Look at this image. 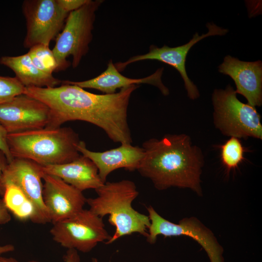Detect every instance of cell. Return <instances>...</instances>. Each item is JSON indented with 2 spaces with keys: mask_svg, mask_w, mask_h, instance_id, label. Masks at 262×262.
<instances>
[{
  "mask_svg": "<svg viewBox=\"0 0 262 262\" xmlns=\"http://www.w3.org/2000/svg\"><path fill=\"white\" fill-rule=\"evenodd\" d=\"M62 83L55 87H25L24 94L49 107L46 128L56 129L67 121L82 120L101 128L115 143H132L127 111L131 95L138 85L122 88L114 94L100 95L65 81Z\"/></svg>",
  "mask_w": 262,
  "mask_h": 262,
  "instance_id": "1",
  "label": "cell"
},
{
  "mask_svg": "<svg viewBox=\"0 0 262 262\" xmlns=\"http://www.w3.org/2000/svg\"><path fill=\"white\" fill-rule=\"evenodd\" d=\"M142 147L145 155L137 170L151 180L157 189L189 188L202 195L203 156L188 135L166 134L160 139L151 138L144 142Z\"/></svg>",
  "mask_w": 262,
  "mask_h": 262,
  "instance_id": "2",
  "label": "cell"
},
{
  "mask_svg": "<svg viewBox=\"0 0 262 262\" xmlns=\"http://www.w3.org/2000/svg\"><path fill=\"white\" fill-rule=\"evenodd\" d=\"M95 190L97 196L86 200L89 209L102 218L109 215L108 221L115 228L114 234L106 244L135 233L147 237L150 222L148 215L132 207L133 201L139 195L132 181H106Z\"/></svg>",
  "mask_w": 262,
  "mask_h": 262,
  "instance_id": "3",
  "label": "cell"
},
{
  "mask_svg": "<svg viewBox=\"0 0 262 262\" xmlns=\"http://www.w3.org/2000/svg\"><path fill=\"white\" fill-rule=\"evenodd\" d=\"M7 139L14 158L27 159L43 166L68 163L80 156L79 135L70 127L8 133Z\"/></svg>",
  "mask_w": 262,
  "mask_h": 262,
  "instance_id": "4",
  "label": "cell"
},
{
  "mask_svg": "<svg viewBox=\"0 0 262 262\" xmlns=\"http://www.w3.org/2000/svg\"><path fill=\"white\" fill-rule=\"evenodd\" d=\"M103 1L88 0L80 8L69 13L52 49L57 64V71L64 70L69 66L66 59L70 55L73 67H77L88 52L93 38L95 13Z\"/></svg>",
  "mask_w": 262,
  "mask_h": 262,
  "instance_id": "5",
  "label": "cell"
},
{
  "mask_svg": "<svg viewBox=\"0 0 262 262\" xmlns=\"http://www.w3.org/2000/svg\"><path fill=\"white\" fill-rule=\"evenodd\" d=\"M212 102L214 124L223 134L238 138L262 139L260 114L255 107L240 101L230 85L225 89H215Z\"/></svg>",
  "mask_w": 262,
  "mask_h": 262,
  "instance_id": "6",
  "label": "cell"
},
{
  "mask_svg": "<svg viewBox=\"0 0 262 262\" xmlns=\"http://www.w3.org/2000/svg\"><path fill=\"white\" fill-rule=\"evenodd\" d=\"M50 233L63 247L88 253L101 242L109 241L103 218L90 209H83L72 216L52 224Z\"/></svg>",
  "mask_w": 262,
  "mask_h": 262,
  "instance_id": "7",
  "label": "cell"
},
{
  "mask_svg": "<svg viewBox=\"0 0 262 262\" xmlns=\"http://www.w3.org/2000/svg\"><path fill=\"white\" fill-rule=\"evenodd\" d=\"M146 209L150 222L146 237L149 244H155L159 235L164 237L186 235L194 239L202 247L210 262H224L222 247L211 230L196 218H184L176 224L163 218L152 206Z\"/></svg>",
  "mask_w": 262,
  "mask_h": 262,
  "instance_id": "8",
  "label": "cell"
},
{
  "mask_svg": "<svg viewBox=\"0 0 262 262\" xmlns=\"http://www.w3.org/2000/svg\"><path fill=\"white\" fill-rule=\"evenodd\" d=\"M22 8L27 27L23 45L29 49L40 44L49 46L69 14L58 0H26Z\"/></svg>",
  "mask_w": 262,
  "mask_h": 262,
  "instance_id": "9",
  "label": "cell"
},
{
  "mask_svg": "<svg viewBox=\"0 0 262 262\" xmlns=\"http://www.w3.org/2000/svg\"><path fill=\"white\" fill-rule=\"evenodd\" d=\"M44 174L43 166L27 159L14 158L7 164L0 181V196L7 185L12 184L30 199L36 211L35 223L38 224L50 222L43 198Z\"/></svg>",
  "mask_w": 262,
  "mask_h": 262,
  "instance_id": "10",
  "label": "cell"
},
{
  "mask_svg": "<svg viewBox=\"0 0 262 262\" xmlns=\"http://www.w3.org/2000/svg\"><path fill=\"white\" fill-rule=\"evenodd\" d=\"M206 27L208 29V33L201 35L196 33L192 38L184 45L176 47H169L165 45L161 48L151 45L147 53L133 56L124 62L115 64V66L120 72L129 65L140 61L157 60L165 63L175 68L180 73L184 81L188 96L191 99H196L199 97V93L187 74L185 62L187 54L191 48L201 40L211 36L223 35L228 32V29L220 27L213 23H208Z\"/></svg>",
  "mask_w": 262,
  "mask_h": 262,
  "instance_id": "11",
  "label": "cell"
},
{
  "mask_svg": "<svg viewBox=\"0 0 262 262\" xmlns=\"http://www.w3.org/2000/svg\"><path fill=\"white\" fill-rule=\"evenodd\" d=\"M49 115L46 104L24 93L0 104V123L8 133L45 128Z\"/></svg>",
  "mask_w": 262,
  "mask_h": 262,
  "instance_id": "12",
  "label": "cell"
},
{
  "mask_svg": "<svg viewBox=\"0 0 262 262\" xmlns=\"http://www.w3.org/2000/svg\"><path fill=\"white\" fill-rule=\"evenodd\" d=\"M43 198L52 224L69 218L82 209L87 198L82 192L60 178L45 174Z\"/></svg>",
  "mask_w": 262,
  "mask_h": 262,
  "instance_id": "13",
  "label": "cell"
},
{
  "mask_svg": "<svg viewBox=\"0 0 262 262\" xmlns=\"http://www.w3.org/2000/svg\"><path fill=\"white\" fill-rule=\"evenodd\" d=\"M220 73L234 82L237 94L243 96L254 107L262 104V62H246L227 55L218 67Z\"/></svg>",
  "mask_w": 262,
  "mask_h": 262,
  "instance_id": "14",
  "label": "cell"
},
{
  "mask_svg": "<svg viewBox=\"0 0 262 262\" xmlns=\"http://www.w3.org/2000/svg\"><path fill=\"white\" fill-rule=\"evenodd\" d=\"M77 149L95 164L104 183L110 173L118 168H124L130 171L137 170L145 155L142 147L127 143L103 152H94L88 150L85 142L80 141Z\"/></svg>",
  "mask_w": 262,
  "mask_h": 262,
  "instance_id": "15",
  "label": "cell"
},
{
  "mask_svg": "<svg viewBox=\"0 0 262 262\" xmlns=\"http://www.w3.org/2000/svg\"><path fill=\"white\" fill-rule=\"evenodd\" d=\"M163 70L164 68L161 67L147 77L140 79L129 78L122 75L111 60L108 63L106 69L100 75L93 79L81 82L65 81L83 89H96L104 94H114L118 89L132 85L146 83L155 86L164 96H167L169 94V90L163 84L161 79Z\"/></svg>",
  "mask_w": 262,
  "mask_h": 262,
  "instance_id": "16",
  "label": "cell"
},
{
  "mask_svg": "<svg viewBox=\"0 0 262 262\" xmlns=\"http://www.w3.org/2000/svg\"><path fill=\"white\" fill-rule=\"evenodd\" d=\"M45 174L58 177L79 190L97 189L104 183L95 164L82 155L68 163L43 166Z\"/></svg>",
  "mask_w": 262,
  "mask_h": 262,
  "instance_id": "17",
  "label": "cell"
},
{
  "mask_svg": "<svg viewBox=\"0 0 262 262\" xmlns=\"http://www.w3.org/2000/svg\"><path fill=\"white\" fill-rule=\"evenodd\" d=\"M0 64L12 69L16 75L15 77L25 87H55L62 82L52 75L39 69L28 53L16 56H2L0 58Z\"/></svg>",
  "mask_w": 262,
  "mask_h": 262,
  "instance_id": "18",
  "label": "cell"
},
{
  "mask_svg": "<svg viewBox=\"0 0 262 262\" xmlns=\"http://www.w3.org/2000/svg\"><path fill=\"white\" fill-rule=\"evenodd\" d=\"M2 196L6 208L16 218L20 221L30 220L35 223V206L18 187L12 184L7 185Z\"/></svg>",
  "mask_w": 262,
  "mask_h": 262,
  "instance_id": "19",
  "label": "cell"
},
{
  "mask_svg": "<svg viewBox=\"0 0 262 262\" xmlns=\"http://www.w3.org/2000/svg\"><path fill=\"white\" fill-rule=\"evenodd\" d=\"M220 147L221 161L228 172L235 169L244 159L245 147L238 138L230 137Z\"/></svg>",
  "mask_w": 262,
  "mask_h": 262,
  "instance_id": "20",
  "label": "cell"
},
{
  "mask_svg": "<svg viewBox=\"0 0 262 262\" xmlns=\"http://www.w3.org/2000/svg\"><path fill=\"white\" fill-rule=\"evenodd\" d=\"M27 53L33 64L42 72L52 75L53 72L57 71L56 61L49 46L35 45L31 48Z\"/></svg>",
  "mask_w": 262,
  "mask_h": 262,
  "instance_id": "21",
  "label": "cell"
},
{
  "mask_svg": "<svg viewBox=\"0 0 262 262\" xmlns=\"http://www.w3.org/2000/svg\"><path fill=\"white\" fill-rule=\"evenodd\" d=\"M25 86L15 77L0 76V104L24 93Z\"/></svg>",
  "mask_w": 262,
  "mask_h": 262,
  "instance_id": "22",
  "label": "cell"
},
{
  "mask_svg": "<svg viewBox=\"0 0 262 262\" xmlns=\"http://www.w3.org/2000/svg\"><path fill=\"white\" fill-rule=\"evenodd\" d=\"M8 133L5 129L0 123V150L3 152L9 163L14 159V157L10 151L7 143Z\"/></svg>",
  "mask_w": 262,
  "mask_h": 262,
  "instance_id": "23",
  "label": "cell"
},
{
  "mask_svg": "<svg viewBox=\"0 0 262 262\" xmlns=\"http://www.w3.org/2000/svg\"><path fill=\"white\" fill-rule=\"evenodd\" d=\"M88 0H58L61 7L68 13L82 6Z\"/></svg>",
  "mask_w": 262,
  "mask_h": 262,
  "instance_id": "24",
  "label": "cell"
},
{
  "mask_svg": "<svg viewBox=\"0 0 262 262\" xmlns=\"http://www.w3.org/2000/svg\"><path fill=\"white\" fill-rule=\"evenodd\" d=\"M64 262H82L78 251L74 249H68L64 256ZM28 262H38L36 261H30Z\"/></svg>",
  "mask_w": 262,
  "mask_h": 262,
  "instance_id": "25",
  "label": "cell"
},
{
  "mask_svg": "<svg viewBox=\"0 0 262 262\" xmlns=\"http://www.w3.org/2000/svg\"><path fill=\"white\" fill-rule=\"evenodd\" d=\"M11 217L2 199L0 198V225H4L11 221Z\"/></svg>",
  "mask_w": 262,
  "mask_h": 262,
  "instance_id": "26",
  "label": "cell"
},
{
  "mask_svg": "<svg viewBox=\"0 0 262 262\" xmlns=\"http://www.w3.org/2000/svg\"><path fill=\"white\" fill-rule=\"evenodd\" d=\"M8 162L3 152L0 150V181L1 179L3 171Z\"/></svg>",
  "mask_w": 262,
  "mask_h": 262,
  "instance_id": "27",
  "label": "cell"
},
{
  "mask_svg": "<svg viewBox=\"0 0 262 262\" xmlns=\"http://www.w3.org/2000/svg\"><path fill=\"white\" fill-rule=\"evenodd\" d=\"M15 250V246L11 244L0 245V256L3 254L12 252Z\"/></svg>",
  "mask_w": 262,
  "mask_h": 262,
  "instance_id": "28",
  "label": "cell"
},
{
  "mask_svg": "<svg viewBox=\"0 0 262 262\" xmlns=\"http://www.w3.org/2000/svg\"><path fill=\"white\" fill-rule=\"evenodd\" d=\"M0 262H19L13 258H6L0 256Z\"/></svg>",
  "mask_w": 262,
  "mask_h": 262,
  "instance_id": "29",
  "label": "cell"
},
{
  "mask_svg": "<svg viewBox=\"0 0 262 262\" xmlns=\"http://www.w3.org/2000/svg\"><path fill=\"white\" fill-rule=\"evenodd\" d=\"M91 262H98V259L96 258H92Z\"/></svg>",
  "mask_w": 262,
  "mask_h": 262,
  "instance_id": "30",
  "label": "cell"
}]
</instances>
